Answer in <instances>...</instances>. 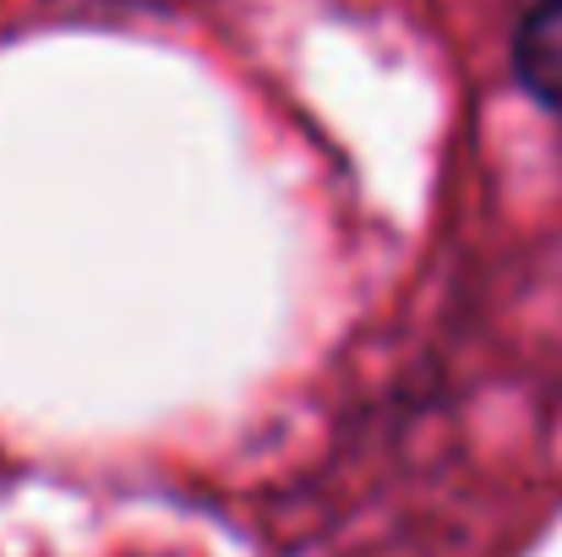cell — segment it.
Wrapping results in <instances>:
<instances>
[{
	"label": "cell",
	"mask_w": 562,
	"mask_h": 557,
	"mask_svg": "<svg viewBox=\"0 0 562 557\" xmlns=\"http://www.w3.org/2000/svg\"><path fill=\"white\" fill-rule=\"evenodd\" d=\"M514 77L562 121V0H536L514 27Z\"/></svg>",
	"instance_id": "6da1fadb"
}]
</instances>
